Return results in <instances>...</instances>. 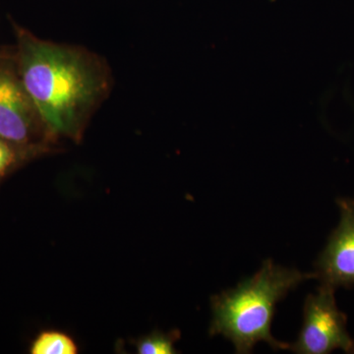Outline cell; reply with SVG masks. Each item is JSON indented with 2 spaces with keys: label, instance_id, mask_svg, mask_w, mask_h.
I'll list each match as a JSON object with an SVG mask.
<instances>
[{
  "label": "cell",
  "instance_id": "1",
  "mask_svg": "<svg viewBox=\"0 0 354 354\" xmlns=\"http://www.w3.org/2000/svg\"><path fill=\"white\" fill-rule=\"evenodd\" d=\"M13 53L21 81L55 139L80 142L93 114L109 97L113 76L92 51L37 38L14 25Z\"/></svg>",
  "mask_w": 354,
  "mask_h": 354
},
{
  "label": "cell",
  "instance_id": "2",
  "mask_svg": "<svg viewBox=\"0 0 354 354\" xmlns=\"http://www.w3.org/2000/svg\"><path fill=\"white\" fill-rule=\"evenodd\" d=\"M317 279L316 272L286 269L266 260L252 278L242 281L236 288L211 298L209 335H221L234 344L235 353H252L260 342L274 351L290 349L288 342L272 335V321L276 305L290 290L307 279Z\"/></svg>",
  "mask_w": 354,
  "mask_h": 354
},
{
  "label": "cell",
  "instance_id": "3",
  "mask_svg": "<svg viewBox=\"0 0 354 354\" xmlns=\"http://www.w3.org/2000/svg\"><path fill=\"white\" fill-rule=\"evenodd\" d=\"M0 139L46 153L57 140L44 124L21 81L13 53L0 55Z\"/></svg>",
  "mask_w": 354,
  "mask_h": 354
},
{
  "label": "cell",
  "instance_id": "4",
  "mask_svg": "<svg viewBox=\"0 0 354 354\" xmlns=\"http://www.w3.org/2000/svg\"><path fill=\"white\" fill-rule=\"evenodd\" d=\"M335 288L319 286L305 300L304 325L290 349L298 354H328L335 349L354 353V339L346 329L348 318L337 308Z\"/></svg>",
  "mask_w": 354,
  "mask_h": 354
},
{
  "label": "cell",
  "instance_id": "5",
  "mask_svg": "<svg viewBox=\"0 0 354 354\" xmlns=\"http://www.w3.org/2000/svg\"><path fill=\"white\" fill-rule=\"evenodd\" d=\"M337 203L341 220L315 263L317 279L335 290L354 286V199Z\"/></svg>",
  "mask_w": 354,
  "mask_h": 354
},
{
  "label": "cell",
  "instance_id": "6",
  "mask_svg": "<svg viewBox=\"0 0 354 354\" xmlns=\"http://www.w3.org/2000/svg\"><path fill=\"white\" fill-rule=\"evenodd\" d=\"M79 348L70 335L59 330H44L30 346L31 354H77Z\"/></svg>",
  "mask_w": 354,
  "mask_h": 354
},
{
  "label": "cell",
  "instance_id": "7",
  "mask_svg": "<svg viewBox=\"0 0 354 354\" xmlns=\"http://www.w3.org/2000/svg\"><path fill=\"white\" fill-rule=\"evenodd\" d=\"M41 156L43 153L39 151L14 145L0 139V183L23 165Z\"/></svg>",
  "mask_w": 354,
  "mask_h": 354
},
{
  "label": "cell",
  "instance_id": "8",
  "mask_svg": "<svg viewBox=\"0 0 354 354\" xmlns=\"http://www.w3.org/2000/svg\"><path fill=\"white\" fill-rule=\"evenodd\" d=\"M180 337L178 330L171 333L155 330L152 334L141 337L136 342V351L139 354H174L177 353L174 344Z\"/></svg>",
  "mask_w": 354,
  "mask_h": 354
}]
</instances>
